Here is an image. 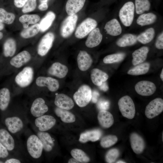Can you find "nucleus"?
Instances as JSON below:
<instances>
[{"label": "nucleus", "instance_id": "obj_42", "mask_svg": "<svg viewBox=\"0 0 163 163\" xmlns=\"http://www.w3.org/2000/svg\"><path fill=\"white\" fill-rule=\"evenodd\" d=\"M117 136L114 135H109L103 137L100 142V145L104 148H109L114 144L117 142Z\"/></svg>", "mask_w": 163, "mask_h": 163}, {"label": "nucleus", "instance_id": "obj_46", "mask_svg": "<svg viewBox=\"0 0 163 163\" xmlns=\"http://www.w3.org/2000/svg\"><path fill=\"white\" fill-rule=\"evenodd\" d=\"M155 46L159 50L163 49V33L162 31L158 35L155 43Z\"/></svg>", "mask_w": 163, "mask_h": 163}, {"label": "nucleus", "instance_id": "obj_9", "mask_svg": "<svg viewBox=\"0 0 163 163\" xmlns=\"http://www.w3.org/2000/svg\"><path fill=\"white\" fill-rule=\"evenodd\" d=\"M34 77L32 68L27 66L24 68L16 76L15 81L16 84L21 88L26 87L32 82Z\"/></svg>", "mask_w": 163, "mask_h": 163}, {"label": "nucleus", "instance_id": "obj_57", "mask_svg": "<svg viewBox=\"0 0 163 163\" xmlns=\"http://www.w3.org/2000/svg\"><path fill=\"white\" fill-rule=\"evenodd\" d=\"M3 37V33L1 31H0V40L2 39Z\"/></svg>", "mask_w": 163, "mask_h": 163}, {"label": "nucleus", "instance_id": "obj_44", "mask_svg": "<svg viewBox=\"0 0 163 163\" xmlns=\"http://www.w3.org/2000/svg\"><path fill=\"white\" fill-rule=\"evenodd\" d=\"M37 0H28L22 9V12L26 13L34 11L37 6Z\"/></svg>", "mask_w": 163, "mask_h": 163}, {"label": "nucleus", "instance_id": "obj_18", "mask_svg": "<svg viewBox=\"0 0 163 163\" xmlns=\"http://www.w3.org/2000/svg\"><path fill=\"white\" fill-rule=\"evenodd\" d=\"M102 38L103 36L100 29L96 27L89 34L85 41V45L90 48L95 47L101 43Z\"/></svg>", "mask_w": 163, "mask_h": 163}, {"label": "nucleus", "instance_id": "obj_6", "mask_svg": "<svg viewBox=\"0 0 163 163\" xmlns=\"http://www.w3.org/2000/svg\"><path fill=\"white\" fill-rule=\"evenodd\" d=\"M92 92L90 87L87 85H83L79 88L73 97L78 106L84 107L89 104L91 100Z\"/></svg>", "mask_w": 163, "mask_h": 163}, {"label": "nucleus", "instance_id": "obj_14", "mask_svg": "<svg viewBox=\"0 0 163 163\" xmlns=\"http://www.w3.org/2000/svg\"><path fill=\"white\" fill-rule=\"evenodd\" d=\"M131 148L136 154L142 153L145 148V143L143 138L138 134L133 133L130 136Z\"/></svg>", "mask_w": 163, "mask_h": 163}, {"label": "nucleus", "instance_id": "obj_15", "mask_svg": "<svg viewBox=\"0 0 163 163\" xmlns=\"http://www.w3.org/2000/svg\"><path fill=\"white\" fill-rule=\"evenodd\" d=\"M36 83L38 86L46 87L52 92L57 90L59 86L58 81L51 77H39L36 80Z\"/></svg>", "mask_w": 163, "mask_h": 163}, {"label": "nucleus", "instance_id": "obj_2", "mask_svg": "<svg viewBox=\"0 0 163 163\" xmlns=\"http://www.w3.org/2000/svg\"><path fill=\"white\" fill-rule=\"evenodd\" d=\"M29 122L27 115L18 113H13L5 118L4 120L8 130L18 139V137L27 129Z\"/></svg>", "mask_w": 163, "mask_h": 163}, {"label": "nucleus", "instance_id": "obj_47", "mask_svg": "<svg viewBox=\"0 0 163 163\" xmlns=\"http://www.w3.org/2000/svg\"><path fill=\"white\" fill-rule=\"evenodd\" d=\"M9 151L7 148L0 142V158H5L9 155Z\"/></svg>", "mask_w": 163, "mask_h": 163}, {"label": "nucleus", "instance_id": "obj_24", "mask_svg": "<svg viewBox=\"0 0 163 163\" xmlns=\"http://www.w3.org/2000/svg\"><path fill=\"white\" fill-rule=\"evenodd\" d=\"M149 49L143 46L135 50L132 53V63L134 66L143 62L146 59Z\"/></svg>", "mask_w": 163, "mask_h": 163}, {"label": "nucleus", "instance_id": "obj_10", "mask_svg": "<svg viewBox=\"0 0 163 163\" xmlns=\"http://www.w3.org/2000/svg\"><path fill=\"white\" fill-rule=\"evenodd\" d=\"M163 110V100L157 98L151 101L146 107L145 114L149 119H152L160 114Z\"/></svg>", "mask_w": 163, "mask_h": 163}, {"label": "nucleus", "instance_id": "obj_19", "mask_svg": "<svg viewBox=\"0 0 163 163\" xmlns=\"http://www.w3.org/2000/svg\"><path fill=\"white\" fill-rule=\"evenodd\" d=\"M77 62L80 70L85 71L90 68L92 63L93 60L90 55L87 52L80 50L77 56Z\"/></svg>", "mask_w": 163, "mask_h": 163}, {"label": "nucleus", "instance_id": "obj_3", "mask_svg": "<svg viewBox=\"0 0 163 163\" xmlns=\"http://www.w3.org/2000/svg\"><path fill=\"white\" fill-rule=\"evenodd\" d=\"M30 123L34 130L46 132L54 126L56 120L52 116L44 114L33 119Z\"/></svg>", "mask_w": 163, "mask_h": 163}, {"label": "nucleus", "instance_id": "obj_43", "mask_svg": "<svg viewBox=\"0 0 163 163\" xmlns=\"http://www.w3.org/2000/svg\"><path fill=\"white\" fill-rule=\"evenodd\" d=\"M120 155L119 150L117 149L113 148L110 149L106 153L105 160L108 163H114Z\"/></svg>", "mask_w": 163, "mask_h": 163}, {"label": "nucleus", "instance_id": "obj_17", "mask_svg": "<svg viewBox=\"0 0 163 163\" xmlns=\"http://www.w3.org/2000/svg\"><path fill=\"white\" fill-rule=\"evenodd\" d=\"M54 104L57 107L68 110L72 109L74 105L71 98L64 94H59L56 96Z\"/></svg>", "mask_w": 163, "mask_h": 163}, {"label": "nucleus", "instance_id": "obj_51", "mask_svg": "<svg viewBox=\"0 0 163 163\" xmlns=\"http://www.w3.org/2000/svg\"><path fill=\"white\" fill-rule=\"evenodd\" d=\"M47 3H41L38 6V9L40 11L46 10L48 8Z\"/></svg>", "mask_w": 163, "mask_h": 163}, {"label": "nucleus", "instance_id": "obj_29", "mask_svg": "<svg viewBox=\"0 0 163 163\" xmlns=\"http://www.w3.org/2000/svg\"><path fill=\"white\" fill-rule=\"evenodd\" d=\"M54 112L56 115L64 123H72L75 120V115L68 110L56 107L55 108Z\"/></svg>", "mask_w": 163, "mask_h": 163}, {"label": "nucleus", "instance_id": "obj_7", "mask_svg": "<svg viewBox=\"0 0 163 163\" xmlns=\"http://www.w3.org/2000/svg\"><path fill=\"white\" fill-rule=\"evenodd\" d=\"M96 20L88 18L84 20L78 27L75 32V36L78 39L84 38L97 26Z\"/></svg>", "mask_w": 163, "mask_h": 163}, {"label": "nucleus", "instance_id": "obj_25", "mask_svg": "<svg viewBox=\"0 0 163 163\" xmlns=\"http://www.w3.org/2000/svg\"><path fill=\"white\" fill-rule=\"evenodd\" d=\"M97 119L100 125L103 128H109L113 124L114 119L112 114L106 110H100L97 115Z\"/></svg>", "mask_w": 163, "mask_h": 163}, {"label": "nucleus", "instance_id": "obj_37", "mask_svg": "<svg viewBox=\"0 0 163 163\" xmlns=\"http://www.w3.org/2000/svg\"><path fill=\"white\" fill-rule=\"evenodd\" d=\"M40 31L39 24L36 23L23 30L20 33V36L23 38L28 39L36 35Z\"/></svg>", "mask_w": 163, "mask_h": 163}, {"label": "nucleus", "instance_id": "obj_23", "mask_svg": "<svg viewBox=\"0 0 163 163\" xmlns=\"http://www.w3.org/2000/svg\"><path fill=\"white\" fill-rule=\"evenodd\" d=\"M86 0H68L66 11L68 15L76 14L83 7Z\"/></svg>", "mask_w": 163, "mask_h": 163}, {"label": "nucleus", "instance_id": "obj_41", "mask_svg": "<svg viewBox=\"0 0 163 163\" xmlns=\"http://www.w3.org/2000/svg\"><path fill=\"white\" fill-rule=\"evenodd\" d=\"M126 54L124 53H118L107 56L104 58L103 61L106 64H110L118 62L123 60Z\"/></svg>", "mask_w": 163, "mask_h": 163}, {"label": "nucleus", "instance_id": "obj_16", "mask_svg": "<svg viewBox=\"0 0 163 163\" xmlns=\"http://www.w3.org/2000/svg\"><path fill=\"white\" fill-rule=\"evenodd\" d=\"M34 131L42 143L43 150L46 152H51L54 146L55 143L50 135L46 132Z\"/></svg>", "mask_w": 163, "mask_h": 163}, {"label": "nucleus", "instance_id": "obj_31", "mask_svg": "<svg viewBox=\"0 0 163 163\" xmlns=\"http://www.w3.org/2000/svg\"><path fill=\"white\" fill-rule=\"evenodd\" d=\"M56 18V15L52 11H48L41 20L39 24L40 31L43 32L46 31L52 25Z\"/></svg>", "mask_w": 163, "mask_h": 163}, {"label": "nucleus", "instance_id": "obj_32", "mask_svg": "<svg viewBox=\"0 0 163 163\" xmlns=\"http://www.w3.org/2000/svg\"><path fill=\"white\" fill-rule=\"evenodd\" d=\"M155 31L153 27H150L145 30L137 36V40L140 43L145 44L151 42L154 39Z\"/></svg>", "mask_w": 163, "mask_h": 163}, {"label": "nucleus", "instance_id": "obj_34", "mask_svg": "<svg viewBox=\"0 0 163 163\" xmlns=\"http://www.w3.org/2000/svg\"><path fill=\"white\" fill-rule=\"evenodd\" d=\"M40 17L37 14H24L21 16L19 21L22 24L24 29L29 27V24H34L37 23L40 20Z\"/></svg>", "mask_w": 163, "mask_h": 163}, {"label": "nucleus", "instance_id": "obj_28", "mask_svg": "<svg viewBox=\"0 0 163 163\" xmlns=\"http://www.w3.org/2000/svg\"><path fill=\"white\" fill-rule=\"evenodd\" d=\"M137 42V36L130 33L123 35L117 41V45L120 47H125L133 46Z\"/></svg>", "mask_w": 163, "mask_h": 163}, {"label": "nucleus", "instance_id": "obj_13", "mask_svg": "<svg viewBox=\"0 0 163 163\" xmlns=\"http://www.w3.org/2000/svg\"><path fill=\"white\" fill-rule=\"evenodd\" d=\"M135 89L138 94L143 96H149L155 91L156 87L152 82L146 80L137 82L135 86Z\"/></svg>", "mask_w": 163, "mask_h": 163}, {"label": "nucleus", "instance_id": "obj_50", "mask_svg": "<svg viewBox=\"0 0 163 163\" xmlns=\"http://www.w3.org/2000/svg\"><path fill=\"white\" fill-rule=\"evenodd\" d=\"M99 96V94L97 91L96 90L93 91L92 92V96L91 100L94 103H97Z\"/></svg>", "mask_w": 163, "mask_h": 163}, {"label": "nucleus", "instance_id": "obj_5", "mask_svg": "<svg viewBox=\"0 0 163 163\" xmlns=\"http://www.w3.org/2000/svg\"><path fill=\"white\" fill-rule=\"evenodd\" d=\"M118 105L123 116L128 119H133L135 114V107L131 97L126 95L122 97L119 100Z\"/></svg>", "mask_w": 163, "mask_h": 163}, {"label": "nucleus", "instance_id": "obj_35", "mask_svg": "<svg viewBox=\"0 0 163 163\" xmlns=\"http://www.w3.org/2000/svg\"><path fill=\"white\" fill-rule=\"evenodd\" d=\"M150 64L149 62L141 63L130 69L127 74L133 75H138L146 74L149 70Z\"/></svg>", "mask_w": 163, "mask_h": 163}, {"label": "nucleus", "instance_id": "obj_30", "mask_svg": "<svg viewBox=\"0 0 163 163\" xmlns=\"http://www.w3.org/2000/svg\"><path fill=\"white\" fill-rule=\"evenodd\" d=\"M157 19L156 15L153 13H143L137 18L136 23L141 26H144L153 24Z\"/></svg>", "mask_w": 163, "mask_h": 163}, {"label": "nucleus", "instance_id": "obj_12", "mask_svg": "<svg viewBox=\"0 0 163 163\" xmlns=\"http://www.w3.org/2000/svg\"><path fill=\"white\" fill-rule=\"evenodd\" d=\"M55 39V36L52 32H49L41 38L37 49V53L43 56L46 55L51 48Z\"/></svg>", "mask_w": 163, "mask_h": 163}, {"label": "nucleus", "instance_id": "obj_40", "mask_svg": "<svg viewBox=\"0 0 163 163\" xmlns=\"http://www.w3.org/2000/svg\"><path fill=\"white\" fill-rule=\"evenodd\" d=\"M15 18V14L7 12L4 8H0V21L7 24H12Z\"/></svg>", "mask_w": 163, "mask_h": 163}, {"label": "nucleus", "instance_id": "obj_33", "mask_svg": "<svg viewBox=\"0 0 163 163\" xmlns=\"http://www.w3.org/2000/svg\"><path fill=\"white\" fill-rule=\"evenodd\" d=\"M3 54L5 57H12L15 54L16 50V43L13 38L7 39L3 44Z\"/></svg>", "mask_w": 163, "mask_h": 163}, {"label": "nucleus", "instance_id": "obj_49", "mask_svg": "<svg viewBox=\"0 0 163 163\" xmlns=\"http://www.w3.org/2000/svg\"><path fill=\"white\" fill-rule=\"evenodd\" d=\"M28 0H14V6L17 8H22Z\"/></svg>", "mask_w": 163, "mask_h": 163}, {"label": "nucleus", "instance_id": "obj_21", "mask_svg": "<svg viewBox=\"0 0 163 163\" xmlns=\"http://www.w3.org/2000/svg\"><path fill=\"white\" fill-rule=\"evenodd\" d=\"M104 29L107 34L113 36L119 35L122 30L120 23L116 18H113L107 22Z\"/></svg>", "mask_w": 163, "mask_h": 163}, {"label": "nucleus", "instance_id": "obj_11", "mask_svg": "<svg viewBox=\"0 0 163 163\" xmlns=\"http://www.w3.org/2000/svg\"><path fill=\"white\" fill-rule=\"evenodd\" d=\"M48 109L44 99L41 97L37 98L34 100L31 106L30 110V116L34 119L44 115Z\"/></svg>", "mask_w": 163, "mask_h": 163}, {"label": "nucleus", "instance_id": "obj_1", "mask_svg": "<svg viewBox=\"0 0 163 163\" xmlns=\"http://www.w3.org/2000/svg\"><path fill=\"white\" fill-rule=\"evenodd\" d=\"M27 130V136L24 146L26 156L35 162H37L42 156L43 150L42 143L36 134Z\"/></svg>", "mask_w": 163, "mask_h": 163}, {"label": "nucleus", "instance_id": "obj_8", "mask_svg": "<svg viewBox=\"0 0 163 163\" xmlns=\"http://www.w3.org/2000/svg\"><path fill=\"white\" fill-rule=\"evenodd\" d=\"M68 15L63 21L60 27L61 35L64 38L69 37L73 33L78 19L76 14Z\"/></svg>", "mask_w": 163, "mask_h": 163}, {"label": "nucleus", "instance_id": "obj_55", "mask_svg": "<svg viewBox=\"0 0 163 163\" xmlns=\"http://www.w3.org/2000/svg\"><path fill=\"white\" fill-rule=\"evenodd\" d=\"M160 77L162 81H163V69H162L161 73L160 75Z\"/></svg>", "mask_w": 163, "mask_h": 163}, {"label": "nucleus", "instance_id": "obj_52", "mask_svg": "<svg viewBox=\"0 0 163 163\" xmlns=\"http://www.w3.org/2000/svg\"><path fill=\"white\" fill-rule=\"evenodd\" d=\"M98 87L101 90L104 91H107L109 89L108 85L106 81L103 82L101 85Z\"/></svg>", "mask_w": 163, "mask_h": 163}, {"label": "nucleus", "instance_id": "obj_26", "mask_svg": "<svg viewBox=\"0 0 163 163\" xmlns=\"http://www.w3.org/2000/svg\"><path fill=\"white\" fill-rule=\"evenodd\" d=\"M102 131L99 129L87 131L81 134L79 141L83 143L88 141L95 142L100 139L102 136Z\"/></svg>", "mask_w": 163, "mask_h": 163}, {"label": "nucleus", "instance_id": "obj_36", "mask_svg": "<svg viewBox=\"0 0 163 163\" xmlns=\"http://www.w3.org/2000/svg\"><path fill=\"white\" fill-rule=\"evenodd\" d=\"M11 99L9 90L7 88L0 89V109L5 110L8 107Z\"/></svg>", "mask_w": 163, "mask_h": 163}, {"label": "nucleus", "instance_id": "obj_38", "mask_svg": "<svg viewBox=\"0 0 163 163\" xmlns=\"http://www.w3.org/2000/svg\"><path fill=\"white\" fill-rule=\"evenodd\" d=\"M150 7L149 0H135V10L138 14H141L149 11Z\"/></svg>", "mask_w": 163, "mask_h": 163}, {"label": "nucleus", "instance_id": "obj_22", "mask_svg": "<svg viewBox=\"0 0 163 163\" xmlns=\"http://www.w3.org/2000/svg\"><path fill=\"white\" fill-rule=\"evenodd\" d=\"M68 71V68L66 66L59 62H56L50 67L48 72L51 75L63 78L66 76Z\"/></svg>", "mask_w": 163, "mask_h": 163}, {"label": "nucleus", "instance_id": "obj_58", "mask_svg": "<svg viewBox=\"0 0 163 163\" xmlns=\"http://www.w3.org/2000/svg\"><path fill=\"white\" fill-rule=\"evenodd\" d=\"M116 163H126V162H124V161H117V162H116Z\"/></svg>", "mask_w": 163, "mask_h": 163}, {"label": "nucleus", "instance_id": "obj_39", "mask_svg": "<svg viewBox=\"0 0 163 163\" xmlns=\"http://www.w3.org/2000/svg\"><path fill=\"white\" fill-rule=\"evenodd\" d=\"M71 154L73 158L79 163H88L90 160V158L85 153L79 149H73L71 152Z\"/></svg>", "mask_w": 163, "mask_h": 163}, {"label": "nucleus", "instance_id": "obj_56", "mask_svg": "<svg viewBox=\"0 0 163 163\" xmlns=\"http://www.w3.org/2000/svg\"><path fill=\"white\" fill-rule=\"evenodd\" d=\"M49 0H40V1L41 3L46 2L47 3V2Z\"/></svg>", "mask_w": 163, "mask_h": 163}, {"label": "nucleus", "instance_id": "obj_45", "mask_svg": "<svg viewBox=\"0 0 163 163\" xmlns=\"http://www.w3.org/2000/svg\"><path fill=\"white\" fill-rule=\"evenodd\" d=\"M97 107L100 110H106L109 107L110 102L109 101L107 100L101 99L97 101Z\"/></svg>", "mask_w": 163, "mask_h": 163}, {"label": "nucleus", "instance_id": "obj_4", "mask_svg": "<svg viewBox=\"0 0 163 163\" xmlns=\"http://www.w3.org/2000/svg\"><path fill=\"white\" fill-rule=\"evenodd\" d=\"M135 11V5L131 1L127 2L121 8L119 16L124 26L129 27L131 25L134 20Z\"/></svg>", "mask_w": 163, "mask_h": 163}, {"label": "nucleus", "instance_id": "obj_59", "mask_svg": "<svg viewBox=\"0 0 163 163\" xmlns=\"http://www.w3.org/2000/svg\"><path fill=\"white\" fill-rule=\"evenodd\" d=\"M4 163V162L3 161L0 160V163Z\"/></svg>", "mask_w": 163, "mask_h": 163}, {"label": "nucleus", "instance_id": "obj_54", "mask_svg": "<svg viewBox=\"0 0 163 163\" xmlns=\"http://www.w3.org/2000/svg\"><path fill=\"white\" fill-rule=\"evenodd\" d=\"M4 28V24L0 21V31L3 30Z\"/></svg>", "mask_w": 163, "mask_h": 163}, {"label": "nucleus", "instance_id": "obj_53", "mask_svg": "<svg viewBox=\"0 0 163 163\" xmlns=\"http://www.w3.org/2000/svg\"><path fill=\"white\" fill-rule=\"evenodd\" d=\"M68 163H79L74 158H71L68 161Z\"/></svg>", "mask_w": 163, "mask_h": 163}, {"label": "nucleus", "instance_id": "obj_20", "mask_svg": "<svg viewBox=\"0 0 163 163\" xmlns=\"http://www.w3.org/2000/svg\"><path fill=\"white\" fill-rule=\"evenodd\" d=\"M31 56L29 53L23 51L13 57L10 60L11 65L17 68L21 67L28 62L31 59Z\"/></svg>", "mask_w": 163, "mask_h": 163}, {"label": "nucleus", "instance_id": "obj_48", "mask_svg": "<svg viewBox=\"0 0 163 163\" xmlns=\"http://www.w3.org/2000/svg\"><path fill=\"white\" fill-rule=\"evenodd\" d=\"M23 159L16 157H13L6 160L5 163H21L23 162Z\"/></svg>", "mask_w": 163, "mask_h": 163}, {"label": "nucleus", "instance_id": "obj_27", "mask_svg": "<svg viewBox=\"0 0 163 163\" xmlns=\"http://www.w3.org/2000/svg\"><path fill=\"white\" fill-rule=\"evenodd\" d=\"M91 78L93 83L99 86L108 78V75L102 71L97 69H93L91 72Z\"/></svg>", "mask_w": 163, "mask_h": 163}]
</instances>
